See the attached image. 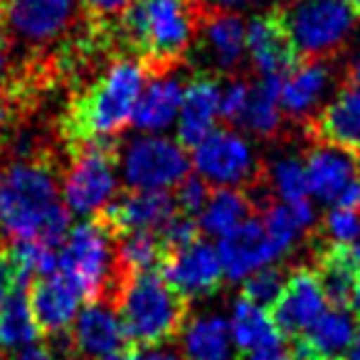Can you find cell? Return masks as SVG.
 <instances>
[{
    "label": "cell",
    "instance_id": "6da1fadb",
    "mask_svg": "<svg viewBox=\"0 0 360 360\" xmlns=\"http://www.w3.org/2000/svg\"><path fill=\"white\" fill-rule=\"evenodd\" d=\"M72 215L60 200L52 170L42 163H15L0 180V232L15 242L37 240L60 250Z\"/></svg>",
    "mask_w": 360,
    "mask_h": 360
},
{
    "label": "cell",
    "instance_id": "7a4b0ae2",
    "mask_svg": "<svg viewBox=\"0 0 360 360\" xmlns=\"http://www.w3.org/2000/svg\"><path fill=\"white\" fill-rule=\"evenodd\" d=\"M119 20L139 60L148 72L163 75L188 52L198 22L205 20V8L195 0H134Z\"/></svg>",
    "mask_w": 360,
    "mask_h": 360
},
{
    "label": "cell",
    "instance_id": "3957f363",
    "mask_svg": "<svg viewBox=\"0 0 360 360\" xmlns=\"http://www.w3.org/2000/svg\"><path fill=\"white\" fill-rule=\"evenodd\" d=\"M148 67L139 57H121L70 106L67 134L77 141H109L131 124L136 101L146 86Z\"/></svg>",
    "mask_w": 360,
    "mask_h": 360
},
{
    "label": "cell",
    "instance_id": "277c9868",
    "mask_svg": "<svg viewBox=\"0 0 360 360\" xmlns=\"http://www.w3.org/2000/svg\"><path fill=\"white\" fill-rule=\"evenodd\" d=\"M116 311L129 343L141 348L163 345L186 323V299L170 289L160 271L124 274L116 291Z\"/></svg>",
    "mask_w": 360,
    "mask_h": 360
},
{
    "label": "cell",
    "instance_id": "5b68a950",
    "mask_svg": "<svg viewBox=\"0 0 360 360\" xmlns=\"http://www.w3.org/2000/svg\"><path fill=\"white\" fill-rule=\"evenodd\" d=\"M119 180V163L109 141H84L65 175L62 202L70 215H101L116 200Z\"/></svg>",
    "mask_w": 360,
    "mask_h": 360
},
{
    "label": "cell",
    "instance_id": "8992f818",
    "mask_svg": "<svg viewBox=\"0 0 360 360\" xmlns=\"http://www.w3.org/2000/svg\"><path fill=\"white\" fill-rule=\"evenodd\" d=\"M191 165L186 146L163 134H141L119 155V175L131 191H168L188 178Z\"/></svg>",
    "mask_w": 360,
    "mask_h": 360
},
{
    "label": "cell",
    "instance_id": "52a82bcc",
    "mask_svg": "<svg viewBox=\"0 0 360 360\" xmlns=\"http://www.w3.org/2000/svg\"><path fill=\"white\" fill-rule=\"evenodd\" d=\"M111 227L101 217L72 225L65 245L60 247V271L72 279L84 299L96 301L106 291L114 264V245H111Z\"/></svg>",
    "mask_w": 360,
    "mask_h": 360
},
{
    "label": "cell",
    "instance_id": "ba28073f",
    "mask_svg": "<svg viewBox=\"0 0 360 360\" xmlns=\"http://www.w3.org/2000/svg\"><path fill=\"white\" fill-rule=\"evenodd\" d=\"M284 15L299 60L328 57L343 45L358 20L343 0H296L284 8Z\"/></svg>",
    "mask_w": 360,
    "mask_h": 360
},
{
    "label": "cell",
    "instance_id": "9c48e42d",
    "mask_svg": "<svg viewBox=\"0 0 360 360\" xmlns=\"http://www.w3.org/2000/svg\"><path fill=\"white\" fill-rule=\"evenodd\" d=\"M193 168L207 186L240 188L255 175L257 155L250 141L232 129H215L193 148Z\"/></svg>",
    "mask_w": 360,
    "mask_h": 360
},
{
    "label": "cell",
    "instance_id": "30bf717a",
    "mask_svg": "<svg viewBox=\"0 0 360 360\" xmlns=\"http://www.w3.org/2000/svg\"><path fill=\"white\" fill-rule=\"evenodd\" d=\"M160 276L186 301L212 296L225 281L217 247L202 240H195L183 250L168 252L160 264Z\"/></svg>",
    "mask_w": 360,
    "mask_h": 360
},
{
    "label": "cell",
    "instance_id": "8fae6325",
    "mask_svg": "<svg viewBox=\"0 0 360 360\" xmlns=\"http://www.w3.org/2000/svg\"><path fill=\"white\" fill-rule=\"evenodd\" d=\"M247 52H250L252 65L262 75V79H271V77L281 79L299 62L289 25H286L284 8H274L250 22Z\"/></svg>",
    "mask_w": 360,
    "mask_h": 360
},
{
    "label": "cell",
    "instance_id": "7c38bea8",
    "mask_svg": "<svg viewBox=\"0 0 360 360\" xmlns=\"http://www.w3.org/2000/svg\"><path fill=\"white\" fill-rule=\"evenodd\" d=\"M326 304L328 299L323 294L319 274L311 269H296L286 276L284 294L276 301L271 319L281 330V335H291V338L299 335L301 338L316 323V319H321Z\"/></svg>",
    "mask_w": 360,
    "mask_h": 360
},
{
    "label": "cell",
    "instance_id": "4fadbf2b",
    "mask_svg": "<svg viewBox=\"0 0 360 360\" xmlns=\"http://www.w3.org/2000/svg\"><path fill=\"white\" fill-rule=\"evenodd\" d=\"M217 255H220L225 279L232 284H245L255 271L271 266L279 259L262 220H255V217L222 237L217 242Z\"/></svg>",
    "mask_w": 360,
    "mask_h": 360
},
{
    "label": "cell",
    "instance_id": "5bb4252c",
    "mask_svg": "<svg viewBox=\"0 0 360 360\" xmlns=\"http://www.w3.org/2000/svg\"><path fill=\"white\" fill-rule=\"evenodd\" d=\"M6 25L25 42H50L70 27L75 0H0Z\"/></svg>",
    "mask_w": 360,
    "mask_h": 360
},
{
    "label": "cell",
    "instance_id": "9a60e30c",
    "mask_svg": "<svg viewBox=\"0 0 360 360\" xmlns=\"http://www.w3.org/2000/svg\"><path fill=\"white\" fill-rule=\"evenodd\" d=\"M306 180H309V195L316 202L335 205L350 183L360 178L358 153L321 141L306 155Z\"/></svg>",
    "mask_w": 360,
    "mask_h": 360
},
{
    "label": "cell",
    "instance_id": "2e32d148",
    "mask_svg": "<svg viewBox=\"0 0 360 360\" xmlns=\"http://www.w3.org/2000/svg\"><path fill=\"white\" fill-rule=\"evenodd\" d=\"M178 212L175 200L168 191H131L116 198L104 212L101 220L111 232H160L165 222Z\"/></svg>",
    "mask_w": 360,
    "mask_h": 360
},
{
    "label": "cell",
    "instance_id": "e0dca14e",
    "mask_svg": "<svg viewBox=\"0 0 360 360\" xmlns=\"http://www.w3.org/2000/svg\"><path fill=\"white\" fill-rule=\"evenodd\" d=\"M82 299L84 294L79 286L67 279L62 271L42 276L30 284V306L42 333L65 335L79 316Z\"/></svg>",
    "mask_w": 360,
    "mask_h": 360
},
{
    "label": "cell",
    "instance_id": "ac0fdd59",
    "mask_svg": "<svg viewBox=\"0 0 360 360\" xmlns=\"http://www.w3.org/2000/svg\"><path fill=\"white\" fill-rule=\"evenodd\" d=\"M72 343L84 358L94 360L124 350L129 338H126L116 306L106 304L104 299L89 301L86 306H82L79 316L72 326Z\"/></svg>",
    "mask_w": 360,
    "mask_h": 360
},
{
    "label": "cell",
    "instance_id": "d6986e66",
    "mask_svg": "<svg viewBox=\"0 0 360 360\" xmlns=\"http://www.w3.org/2000/svg\"><path fill=\"white\" fill-rule=\"evenodd\" d=\"M316 134L323 143L360 150V60L350 65L343 89L316 116Z\"/></svg>",
    "mask_w": 360,
    "mask_h": 360
},
{
    "label": "cell",
    "instance_id": "ffe728a7",
    "mask_svg": "<svg viewBox=\"0 0 360 360\" xmlns=\"http://www.w3.org/2000/svg\"><path fill=\"white\" fill-rule=\"evenodd\" d=\"M220 99H222V86L210 75L195 77L186 86L178 124H175L178 126V141L186 148L200 146L215 131V124L220 119Z\"/></svg>",
    "mask_w": 360,
    "mask_h": 360
},
{
    "label": "cell",
    "instance_id": "44dd1931",
    "mask_svg": "<svg viewBox=\"0 0 360 360\" xmlns=\"http://www.w3.org/2000/svg\"><path fill=\"white\" fill-rule=\"evenodd\" d=\"M328 86L330 70L323 60H299L281 77V111L291 119H306L321 106Z\"/></svg>",
    "mask_w": 360,
    "mask_h": 360
},
{
    "label": "cell",
    "instance_id": "7402d4cb",
    "mask_svg": "<svg viewBox=\"0 0 360 360\" xmlns=\"http://www.w3.org/2000/svg\"><path fill=\"white\" fill-rule=\"evenodd\" d=\"M183 84L175 77H155L143 86L136 101L131 124L141 134H163L178 124L180 104H183Z\"/></svg>",
    "mask_w": 360,
    "mask_h": 360
},
{
    "label": "cell",
    "instance_id": "603a6c76",
    "mask_svg": "<svg viewBox=\"0 0 360 360\" xmlns=\"http://www.w3.org/2000/svg\"><path fill=\"white\" fill-rule=\"evenodd\" d=\"M180 343L188 360H232L235 340L230 321L220 314H200L180 328Z\"/></svg>",
    "mask_w": 360,
    "mask_h": 360
},
{
    "label": "cell",
    "instance_id": "cb8c5ba5",
    "mask_svg": "<svg viewBox=\"0 0 360 360\" xmlns=\"http://www.w3.org/2000/svg\"><path fill=\"white\" fill-rule=\"evenodd\" d=\"M230 333L235 348L242 353H259V350L284 348V335L276 328L274 319L266 309L247 299H237L230 314Z\"/></svg>",
    "mask_w": 360,
    "mask_h": 360
},
{
    "label": "cell",
    "instance_id": "d4e9b609",
    "mask_svg": "<svg viewBox=\"0 0 360 360\" xmlns=\"http://www.w3.org/2000/svg\"><path fill=\"white\" fill-rule=\"evenodd\" d=\"M358 330V323H355L353 314L348 309L328 306L321 314V319H316V323L299 340L319 360H340L355 340Z\"/></svg>",
    "mask_w": 360,
    "mask_h": 360
},
{
    "label": "cell",
    "instance_id": "484cf974",
    "mask_svg": "<svg viewBox=\"0 0 360 360\" xmlns=\"http://www.w3.org/2000/svg\"><path fill=\"white\" fill-rule=\"evenodd\" d=\"M319 279L330 306L345 309L360 276V242L358 245H330L321 257Z\"/></svg>",
    "mask_w": 360,
    "mask_h": 360
},
{
    "label": "cell",
    "instance_id": "4316f807",
    "mask_svg": "<svg viewBox=\"0 0 360 360\" xmlns=\"http://www.w3.org/2000/svg\"><path fill=\"white\" fill-rule=\"evenodd\" d=\"M205 40L212 52V62L230 72L240 65L242 52L247 50V27L235 13L210 11V15L205 13Z\"/></svg>",
    "mask_w": 360,
    "mask_h": 360
},
{
    "label": "cell",
    "instance_id": "83f0119b",
    "mask_svg": "<svg viewBox=\"0 0 360 360\" xmlns=\"http://www.w3.org/2000/svg\"><path fill=\"white\" fill-rule=\"evenodd\" d=\"M247 220H252V200L240 188H217L210 193L205 210L198 215V227L205 235L222 240L225 235L235 232Z\"/></svg>",
    "mask_w": 360,
    "mask_h": 360
},
{
    "label": "cell",
    "instance_id": "f1b7e54d",
    "mask_svg": "<svg viewBox=\"0 0 360 360\" xmlns=\"http://www.w3.org/2000/svg\"><path fill=\"white\" fill-rule=\"evenodd\" d=\"M40 333L42 330L30 306V286L20 284L0 309V345L8 350H22L35 345Z\"/></svg>",
    "mask_w": 360,
    "mask_h": 360
},
{
    "label": "cell",
    "instance_id": "f546056e",
    "mask_svg": "<svg viewBox=\"0 0 360 360\" xmlns=\"http://www.w3.org/2000/svg\"><path fill=\"white\" fill-rule=\"evenodd\" d=\"M279 86L281 79H259L250 91L245 116L240 124L255 136H274L281 126V101H279Z\"/></svg>",
    "mask_w": 360,
    "mask_h": 360
},
{
    "label": "cell",
    "instance_id": "4dcf8cb0",
    "mask_svg": "<svg viewBox=\"0 0 360 360\" xmlns=\"http://www.w3.org/2000/svg\"><path fill=\"white\" fill-rule=\"evenodd\" d=\"M165 257H168V250H165L158 232H129L116 250V259H119L124 274L155 271L160 269Z\"/></svg>",
    "mask_w": 360,
    "mask_h": 360
},
{
    "label": "cell",
    "instance_id": "1f68e13d",
    "mask_svg": "<svg viewBox=\"0 0 360 360\" xmlns=\"http://www.w3.org/2000/svg\"><path fill=\"white\" fill-rule=\"evenodd\" d=\"M11 257L18 266V276L22 284L30 286L32 279H42L60 271V250L47 247L45 242L37 240H22L11 247Z\"/></svg>",
    "mask_w": 360,
    "mask_h": 360
},
{
    "label": "cell",
    "instance_id": "d6a6232c",
    "mask_svg": "<svg viewBox=\"0 0 360 360\" xmlns=\"http://www.w3.org/2000/svg\"><path fill=\"white\" fill-rule=\"evenodd\" d=\"M269 183L271 191L276 193L284 205L304 200L309 195V180H306V165L296 155H281L271 163L269 168Z\"/></svg>",
    "mask_w": 360,
    "mask_h": 360
},
{
    "label": "cell",
    "instance_id": "836d02e7",
    "mask_svg": "<svg viewBox=\"0 0 360 360\" xmlns=\"http://www.w3.org/2000/svg\"><path fill=\"white\" fill-rule=\"evenodd\" d=\"M262 225H264L266 237H269V242L274 245V250L279 257H284L286 252L294 250L301 232H304L299 222H296L291 207L284 205V202H274V205L266 207L264 217H262Z\"/></svg>",
    "mask_w": 360,
    "mask_h": 360
},
{
    "label": "cell",
    "instance_id": "e575fe53",
    "mask_svg": "<svg viewBox=\"0 0 360 360\" xmlns=\"http://www.w3.org/2000/svg\"><path fill=\"white\" fill-rule=\"evenodd\" d=\"M242 286H245V296H242V299L252 301V304L269 311V309H274L276 301L284 294L286 274L281 269H276V266H264V269L255 271Z\"/></svg>",
    "mask_w": 360,
    "mask_h": 360
},
{
    "label": "cell",
    "instance_id": "d590c367",
    "mask_svg": "<svg viewBox=\"0 0 360 360\" xmlns=\"http://www.w3.org/2000/svg\"><path fill=\"white\" fill-rule=\"evenodd\" d=\"M173 200L178 212H183L188 217H198L205 210L207 200H210V186H207L200 175H188V178H183L175 186Z\"/></svg>",
    "mask_w": 360,
    "mask_h": 360
},
{
    "label": "cell",
    "instance_id": "8d00e7d4",
    "mask_svg": "<svg viewBox=\"0 0 360 360\" xmlns=\"http://www.w3.org/2000/svg\"><path fill=\"white\" fill-rule=\"evenodd\" d=\"M323 230L333 245H358L360 242V212L348 207H330L323 220Z\"/></svg>",
    "mask_w": 360,
    "mask_h": 360
},
{
    "label": "cell",
    "instance_id": "74e56055",
    "mask_svg": "<svg viewBox=\"0 0 360 360\" xmlns=\"http://www.w3.org/2000/svg\"><path fill=\"white\" fill-rule=\"evenodd\" d=\"M198 230H200V227H198L195 217H188V215H183V212H175V215L165 222L163 230L158 232V237L163 240L165 250L175 252V250H183V247L193 245V242L198 240Z\"/></svg>",
    "mask_w": 360,
    "mask_h": 360
},
{
    "label": "cell",
    "instance_id": "f35d334b",
    "mask_svg": "<svg viewBox=\"0 0 360 360\" xmlns=\"http://www.w3.org/2000/svg\"><path fill=\"white\" fill-rule=\"evenodd\" d=\"M250 91L252 86L242 79H235L222 89V99H220V116L225 121L232 124H240L242 116H245L247 101H250Z\"/></svg>",
    "mask_w": 360,
    "mask_h": 360
},
{
    "label": "cell",
    "instance_id": "ab89813d",
    "mask_svg": "<svg viewBox=\"0 0 360 360\" xmlns=\"http://www.w3.org/2000/svg\"><path fill=\"white\" fill-rule=\"evenodd\" d=\"M20 276H18V266L13 262L11 252L0 250V309L6 306V301L15 294V289L20 286Z\"/></svg>",
    "mask_w": 360,
    "mask_h": 360
},
{
    "label": "cell",
    "instance_id": "60d3db41",
    "mask_svg": "<svg viewBox=\"0 0 360 360\" xmlns=\"http://www.w3.org/2000/svg\"><path fill=\"white\" fill-rule=\"evenodd\" d=\"M84 6L94 18H121L134 0H84Z\"/></svg>",
    "mask_w": 360,
    "mask_h": 360
},
{
    "label": "cell",
    "instance_id": "b9f144b4",
    "mask_svg": "<svg viewBox=\"0 0 360 360\" xmlns=\"http://www.w3.org/2000/svg\"><path fill=\"white\" fill-rule=\"evenodd\" d=\"M11 360H57V358L52 350L42 348V345H27L22 350H15V355Z\"/></svg>",
    "mask_w": 360,
    "mask_h": 360
},
{
    "label": "cell",
    "instance_id": "7bdbcfd3",
    "mask_svg": "<svg viewBox=\"0 0 360 360\" xmlns=\"http://www.w3.org/2000/svg\"><path fill=\"white\" fill-rule=\"evenodd\" d=\"M8 52H11V42H8V25H6L3 13H0V79H3V75H6Z\"/></svg>",
    "mask_w": 360,
    "mask_h": 360
},
{
    "label": "cell",
    "instance_id": "ee69618b",
    "mask_svg": "<svg viewBox=\"0 0 360 360\" xmlns=\"http://www.w3.org/2000/svg\"><path fill=\"white\" fill-rule=\"evenodd\" d=\"M139 360H180L173 350L163 348V345H155V348H143V353L139 355Z\"/></svg>",
    "mask_w": 360,
    "mask_h": 360
},
{
    "label": "cell",
    "instance_id": "f6af8a7d",
    "mask_svg": "<svg viewBox=\"0 0 360 360\" xmlns=\"http://www.w3.org/2000/svg\"><path fill=\"white\" fill-rule=\"evenodd\" d=\"M245 360H294V355L286 353L284 348H274V350H259V353H250V355H245Z\"/></svg>",
    "mask_w": 360,
    "mask_h": 360
},
{
    "label": "cell",
    "instance_id": "bcb514c9",
    "mask_svg": "<svg viewBox=\"0 0 360 360\" xmlns=\"http://www.w3.org/2000/svg\"><path fill=\"white\" fill-rule=\"evenodd\" d=\"M340 360H360V330L358 335H355V340L350 343V348L345 350V355Z\"/></svg>",
    "mask_w": 360,
    "mask_h": 360
},
{
    "label": "cell",
    "instance_id": "7dc6e473",
    "mask_svg": "<svg viewBox=\"0 0 360 360\" xmlns=\"http://www.w3.org/2000/svg\"><path fill=\"white\" fill-rule=\"evenodd\" d=\"M210 3H212V11H230V8L240 6L245 0H210Z\"/></svg>",
    "mask_w": 360,
    "mask_h": 360
},
{
    "label": "cell",
    "instance_id": "c3c4849f",
    "mask_svg": "<svg viewBox=\"0 0 360 360\" xmlns=\"http://www.w3.org/2000/svg\"><path fill=\"white\" fill-rule=\"evenodd\" d=\"M101 360H139V353H134V350H119V353H114V355H106V358H101Z\"/></svg>",
    "mask_w": 360,
    "mask_h": 360
},
{
    "label": "cell",
    "instance_id": "681fc988",
    "mask_svg": "<svg viewBox=\"0 0 360 360\" xmlns=\"http://www.w3.org/2000/svg\"><path fill=\"white\" fill-rule=\"evenodd\" d=\"M350 306H353L355 311L360 314V276L358 281H355V289H353V296H350Z\"/></svg>",
    "mask_w": 360,
    "mask_h": 360
},
{
    "label": "cell",
    "instance_id": "f907efd6",
    "mask_svg": "<svg viewBox=\"0 0 360 360\" xmlns=\"http://www.w3.org/2000/svg\"><path fill=\"white\" fill-rule=\"evenodd\" d=\"M343 3L355 13V18H360V0H343Z\"/></svg>",
    "mask_w": 360,
    "mask_h": 360
},
{
    "label": "cell",
    "instance_id": "816d5d0a",
    "mask_svg": "<svg viewBox=\"0 0 360 360\" xmlns=\"http://www.w3.org/2000/svg\"><path fill=\"white\" fill-rule=\"evenodd\" d=\"M0 180H3V173H0Z\"/></svg>",
    "mask_w": 360,
    "mask_h": 360
},
{
    "label": "cell",
    "instance_id": "f5cc1de1",
    "mask_svg": "<svg viewBox=\"0 0 360 360\" xmlns=\"http://www.w3.org/2000/svg\"><path fill=\"white\" fill-rule=\"evenodd\" d=\"M0 348H3V345H0Z\"/></svg>",
    "mask_w": 360,
    "mask_h": 360
}]
</instances>
